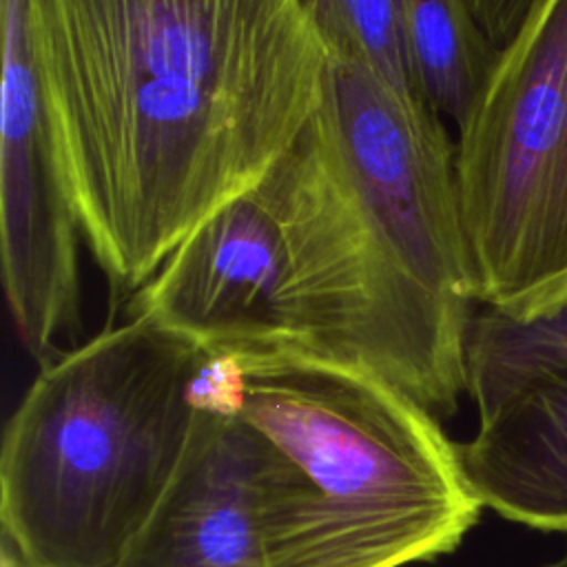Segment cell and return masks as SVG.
I'll return each instance as SVG.
<instances>
[{"label":"cell","mask_w":567,"mask_h":567,"mask_svg":"<svg viewBox=\"0 0 567 567\" xmlns=\"http://www.w3.org/2000/svg\"><path fill=\"white\" fill-rule=\"evenodd\" d=\"M2 567H22V565L18 563V558H16L7 547L2 549Z\"/></svg>","instance_id":"4fadbf2b"},{"label":"cell","mask_w":567,"mask_h":567,"mask_svg":"<svg viewBox=\"0 0 567 567\" xmlns=\"http://www.w3.org/2000/svg\"><path fill=\"white\" fill-rule=\"evenodd\" d=\"M463 472L501 516L567 532V377L527 383L458 445Z\"/></svg>","instance_id":"ba28073f"},{"label":"cell","mask_w":567,"mask_h":567,"mask_svg":"<svg viewBox=\"0 0 567 567\" xmlns=\"http://www.w3.org/2000/svg\"><path fill=\"white\" fill-rule=\"evenodd\" d=\"M476 301L529 321L567 303V0H543L456 131Z\"/></svg>","instance_id":"277c9868"},{"label":"cell","mask_w":567,"mask_h":567,"mask_svg":"<svg viewBox=\"0 0 567 567\" xmlns=\"http://www.w3.org/2000/svg\"><path fill=\"white\" fill-rule=\"evenodd\" d=\"M540 567H567V554H563V556H558L556 560H549V563H545V565H540Z\"/></svg>","instance_id":"5bb4252c"},{"label":"cell","mask_w":567,"mask_h":567,"mask_svg":"<svg viewBox=\"0 0 567 567\" xmlns=\"http://www.w3.org/2000/svg\"><path fill=\"white\" fill-rule=\"evenodd\" d=\"M330 58L368 66L410 102L427 104L414 80L396 0H303Z\"/></svg>","instance_id":"8fae6325"},{"label":"cell","mask_w":567,"mask_h":567,"mask_svg":"<svg viewBox=\"0 0 567 567\" xmlns=\"http://www.w3.org/2000/svg\"><path fill=\"white\" fill-rule=\"evenodd\" d=\"M279 277L281 233L257 184L190 230L124 308L208 352L261 354Z\"/></svg>","instance_id":"8992f818"},{"label":"cell","mask_w":567,"mask_h":567,"mask_svg":"<svg viewBox=\"0 0 567 567\" xmlns=\"http://www.w3.org/2000/svg\"><path fill=\"white\" fill-rule=\"evenodd\" d=\"M259 436L197 399L184 461L115 567H268L257 514Z\"/></svg>","instance_id":"52a82bcc"},{"label":"cell","mask_w":567,"mask_h":567,"mask_svg":"<svg viewBox=\"0 0 567 567\" xmlns=\"http://www.w3.org/2000/svg\"><path fill=\"white\" fill-rule=\"evenodd\" d=\"M476 18L496 49H503L543 0H472Z\"/></svg>","instance_id":"7c38bea8"},{"label":"cell","mask_w":567,"mask_h":567,"mask_svg":"<svg viewBox=\"0 0 567 567\" xmlns=\"http://www.w3.org/2000/svg\"><path fill=\"white\" fill-rule=\"evenodd\" d=\"M33 31L73 208L115 303L268 175L330 66L303 0H33Z\"/></svg>","instance_id":"6da1fadb"},{"label":"cell","mask_w":567,"mask_h":567,"mask_svg":"<svg viewBox=\"0 0 567 567\" xmlns=\"http://www.w3.org/2000/svg\"><path fill=\"white\" fill-rule=\"evenodd\" d=\"M0 264L20 341L40 365L80 330L82 228L53 122L33 31V0H0Z\"/></svg>","instance_id":"5b68a950"},{"label":"cell","mask_w":567,"mask_h":567,"mask_svg":"<svg viewBox=\"0 0 567 567\" xmlns=\"http://www.w3.org/2000/svg\"><path fill=\"white\" fill-rule=\"evenodd\" d=\"M195 394L259 436L268 567H405L456 549L478 520L458 445L374 377L301 357L208 352Z\"/></svg>","instance_id":"7a4b0ae2"},{"label":"cell","mask_w":567,"mask_h":567,"mask_svg":"<svg viewBox=\"0 0 567 567\" xmlns=\"http://www.w3.org/2000/svg\"><path fill=\"white\" fill-rule=\"evenodd\" d=\"M206 350L128 317L40 368L0 454L4 547L22 567H115L173 483Z\"/></svg>","instance_id":"3957f363"},{"label":"cell","mask_w":567,"mask_h":567,"mask_svg":"<svg viewBox=\"0 0 567 567\" xmlns=\"http://www.w3.org/2000/svg\"><path fill=\"white\" fill-rule=\"evenodd\" d=\"M465 377L478 421L536 379L567 377V303L520 321L483 308L465 341Z\"/></svg>","instance_id":"30bf717a"},{"label":"cell","mask_w":567,"mask_h":567,"mask_svg":"<svg viewBox=\"0 0 567 567\" xmlns=\"http://www.w3.org/2000/svg\"><path fill=\"white\" fill-rule=\"evenodd\" d=\"M396 7L421 95L458 131L498 49L485 35L472 0H396Z\"/></svg>","instance_id":"9c48e42d"}]
</instances>
